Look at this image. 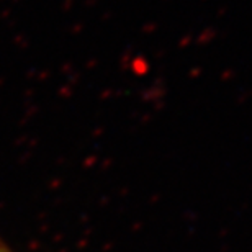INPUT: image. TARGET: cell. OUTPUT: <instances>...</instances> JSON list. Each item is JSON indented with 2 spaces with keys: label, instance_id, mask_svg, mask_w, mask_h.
Listing matches in <instances>:
<instances>
[{
  "label": "cell",
  "instance_id": "6da1fadb",
  "mask_svg": "<svg viewBox=\"0 0 252 252\" xmlns=\"http://www.w3.org/2000/svg\"><path fill=\"white\" fill-rule=\"evenodd\" d=\"M0 252H15L12 248H10V244L5 241L2 236H0Z\"/></svg>",
  "mask_w": 252,
  "mask_h": 252
}]
</instances>
